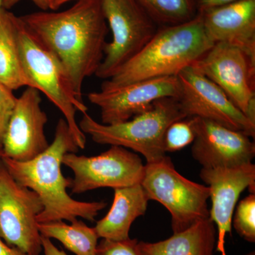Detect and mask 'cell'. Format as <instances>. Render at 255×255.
Segmentation results:
<instances>
[{
    "instance_id": "1",
    "label": "cell",
    "mask_w": 255,
    "mask_h": 255,
    "mask_svg": "<svg viewBox=\"0 0 255 255\" xmlns=\"http://www.w3.org/2000/svg\"><path fill=\"white\" fill-rule=\"evenodd\" d=\"M20 18L61 62L75 95L83 101V82L95 75L107 44L109 27L102 1L78 0L65 11H37Z\"/></svg>"
},
{
    "instance_id": "2",
    "label": "cell",
    "mask_w": 255,
    "mask_h": 255,
    "mask_svg": "<svg viewBox=\"0 0 255 255\" xmlns=\"http://www.w3.org/2000/svg\"><path fill=\"white\" fill-rule=\"evenodd\" d=\"M78 149L68 124L60 119L53 142L40 155L25 162L1 158L14 180L39 197L43 209L37 217L38 223L58 221L70 223L79 218L94 222L99 213L107 207L105 201L75 200L67 191L71 179L62 173L63 157L69 152H78Z\"/></svg>"
},
{
    "instance_id": "3",
    "label": "cell",
    "mask_w": 255,
    "mask_h": 255,
    "mask_svg": "<svg viewBox=\"0 0 255 255\" xmlns=\"http://www.w3.org/2000/svg\"><path fill=\"white\" fill-rule=\"evenodd\" d=\"M214 45L206 36L199 12L187 22L162 26L136 55L102 83L101 90L142 80L177 77Z\"/></svg>"
},
{
    "instance_id": "4",
    "label": "cell",
    "mask_w": 255,
    "mask_h": 255,
    "mask_svg": "<svg viewBox=\"0 0 255 255\" xmlns=\"http://www.w3.org/2000/svg\"><path fill=\"white\" fill-rule=\"evenodd\" d=\"M15 26L20 60L29 87L46 95L60 111L77 145L85 149L86 135L79 127L76 114L87 113L88 108L75 95L61 62L28 29L20 16H16Z\"/></svg>"
},
{
    "instance_id": "5",
    "label": "cell",
    "mask_w": 255,
    "mask_h": 255,
    "mask_svg": "<svg viewBox=\"0 0 255 255\" xmlns=\"http://www.w3.org/2000/svg\"><path fill=\"white\" fill-rule=\"evenodd\" d=\"M186 118L177 99L164 98L156 101L150 110L122 123H99L85 113L78 125L94 142L131 149L151 162L166 155L164 137L167 128Z\"/></svg>"
},
{
    "instance_id": "6",
    "label": "cell",
    "mask_w": 255,
    "mask_h": 255,
    "mask_svg": "<svg viewBox=\"0 0 255 255\" xmlns=\"http://www.w3.org/2000/svg\"><path fill=\"white\" fill-rule=\"evenodd\" d=\"M140 184L149 200L157 201L168 210L174 233L209 219V187L179 174L168 156L147 162Z\"/></svg>"
},
{
    "instance_id": "7",
    "label": "cell",
    "mask_w": 255,
    "mask_h": 255,
    "mask_svg": "<svg viewBox=\"0 0 255 255\" xmlns=\"http://www.w3.org/2000/svg\"><path fill=\"white\" fill-rule=\"evenodd\" d=\"M112 33L95 75L108 80L145 46L157 31V23L137 0H101Z\"/></svg>"
},
{
    "instance_id": "8",
    "label": "cell",
    "mask_w": 255,
    "mask_h": 255,
    "mask_svg": "<svg viewBox=\"0 0 255 255\" xmlns=\"http://www.w3.org/2000/svg\"><path fill=\"white\" fill-rule=\"evenodd\" d=\"M43 206L34 191L20 185L0 160V238L27 255H41L37 217Z\"/></svg>"
},
{
    "instance_id": "9",
    "label": "cell",
    "mask_w": 255,
    "mask_h": 255,
    "mask_svg": "<svg viewBox=\"0 0 255 255\" xmlns=\"http://www.w3.org/2000/svg\"><path fill=\"white\" fill-rule=\"evenodd\" d=\"M191 67L218 85L255 124V60L244 50L215 43Z\"/></svg>"
},
{
    "instance_id": "10",
    "label": "cell",
    "mask_w": 255,
    "mask_h": 255,
    "mask_svg": "<svg viewBox=\"0 0 255 255\" xmlns=\"http://www.w3.org/2000/svg\"><path fill=\"white\" fill-rule=\"evenodd\" d=\"M63 164L73 171L70 188L76 194L100 188L114 189L140 184L145 169L136 153L117 145H111L109 150L93 157L69 152L64 156Z\"/></svg>"
},
{
    "instance_id": "11",
    "label": "cell",
    "mask_w": 255,
    "mask_h": 255,
    "mask_svg": "<svg viewBox=\"0 0 255 255\" xmlns=\"http://www.w3.org/2000/svg\"><path fill=\"white\" fill-rule=\"evenodd\" d=\"M177 77L180 89L176 99L187 118L206 119L255 137V124L214 82L191 66L184 69Z\"/></svg>"
},
{
    "instance_id": "12",
    "label": "cell",
    "mask_w": 255,
    "mask_h": 255,
    "mask_svg": "<svg viewBox=\"0 0 255 255\" xmlns=\"http://www.w3.org/2000/svg\"><path fill=\"white\" fill-rule=\"evenodd\" d=\"M179 89L177 77H165L91 92L88 100L100 109L102 124L111 125L127 122L143 113L150 110L156 101L177 98Z\"/></svg>"
},
{
    "instance_id": "13",
    "label": "cell",
    "mask_w": 255,
    "mask_h": 255,
    "mask_svg": "<svg viewBox=\"0 0 255 255\" xmlns=\"http://www.w3.org/2000/svg\"><path fill=\"white\" fill-rule=\"evenodd\" d=\"M40 93L26 87L17 98L1 141L2 158L31 160L49 146L45 134L48 116L42 110Z\"/></svg>"
},
{
    "instance_id": "14",
    "label": "cell",
    "mask_w": 255,
    "mask_h": 255,
    "mask_svg": "<svg viewBox=\"0 0 255 255\" xmlns=\"http://www.w3.org/2000/svg\"><path fill=\"white\" fill-rule=\"evenodd\" d=\"M189 118L195 134L191 154L202 168L235 167L252 162L255 144L247 134L206 119Z\"/></svg>"
},
{
    "instance_id": "15",
    "label": "cell",
    "mask_w": 255,
    "mask_h": 255,
    "mask_svg": "<svg viewBox=\"0 0 255 255\" xmlns=\"http://www.w3.org/2000/svg\"><path fill=\"white\" fill-rule=\"evenodd\" d=\"M200 177L210 189L209 218L218 229L216 251L226 255V238L228 233L231 234L238 199L247 188L251 194L255 193V165L251 162L235 167L202 168Z\"/></svg>"
},
{
    "instance_id": "16",
    "label": "cell",
    "mask_w": 255,
    "mask_h": 255,
    "mask_svg": "<svg viewBox=\"0 0 255 255\" xmlns=\"http://www.w3.org/2000/svg\"><path fill=\"white\" fill-rule=\"evenodd\" d=\"M206 36L238 47L255 60V0H238L199 11Z\"/></svg>"
},
{
    "instance_id": "17",
    "label": "cell",
    "mask_w": 255,
    "mask_h": 255,
    "mask_svg": "<svg viewBox=\"0 0 255 255\" xmlns=\"http://www.w3.org/2000/svg\"><path fill=\"white\" fill-rule=\"evenodd\" d=\"M112 207L95 229L99 238L111 241L128 239L132 223L147 211L148 197L141 184L114 189Z\"/></svg>"
},
{
    "instance_id": "18",
    "label": "cell",
    "mask_w": 255,
    "mask_h": 255,
    "mask_svg": "<svg viewBox=\"0 0 255 255\" xmlns=\"http://www.w3.org/2000/svg\"><path fill=\"white\" fill-rule=\"evenodd\" d=\"M216 230L210 218L157 243L138 242L142 255H214Z\"/></svg>"
},
{
    "instance_id": "19",
    "label": "cell",
    "mask_w": 255,
    "mask_h": 255,
    "mask_svg": "<svg viewBox=\"0 0 255 255\" xmlns=\"http://www.w3.org/2000/svg\"><path fill=\"white\" fill-rule=\"evenodd\" d=\"M16 16L2 9L0 15V82L12 91L29 87L18 53L15 20Z\"/></svg>"
},
{
    "instance_id": "20",
    "label": "cell",
    "mask_w": 255,
    "mask_h": 255,
    "mask_svg": "<svg viewBox=\"0 0 255 255\" xmlns=\"http://www.w3.org/2000/svg\"><path fill=\"white\" fill-rule=\"evenodd\" d=\"M41 236L59 241L75 255H96L99 243L95 227H89L81 220L68 224L64 221L38 223Z\"/></svg>"
},
{
    "instance_id": "21",
    "label": "cell",
    "mask_w": 255,
    "mask_h": 255,
    "mask_svg": "<svg viewBox=\"0 0 255 255\" xmlns=\"http://www.w3.org/2000/svg\"><path fill=\"white\" fill-rule=\"evenodd\" d=\"M157 24L172 26L195 17L194 0H137Z\"/></svg>"
},
{
    "instance_id": "22",
    "label": "cell",
    "mask_w": 255,
    "mask_h": 255,
    "mask_svg": "<svg viewBox=\"0 0 255 255\" xmlns=\"http://www.w3.org/2000/svg\"><path fill=\"white\" fill-rule=\"evenodd\" d=\"M238 235L250 243L255 242V194H251L238 204L233 220Z\"/></svg>"
},
{
    "instance_id": "23",
    "label": "cell",
    "mask_w": 255,
    "mask_h": 255,
    "mask_svg": "<svg viewBox=\"0 0 255 255\" xmlns=\"http://www.w3.org/2000/svg\"><path fill=\"white\" fill-rule=\"evenodd\" d=\"M195 134L190 119L174 122L167 128L164 134V151L172 152L182 150L192 143Z\"/></svg>"
},
{
    "instance_id": "24",
    "label": "cell",
    "mask_w": 255,
    "mask_h": 255,
    "mask_svg": "<svg viewBox=\"0 0 255 255\" xmlns=\"http://www.w3.org/2000/svg\"><path fill=\"white\" fill-rule=\"evenodd\" d=\"M137 239L111 241L102 239L97 246L96 255H142Z\"/></svg>"
},
{
    "instance_id": "25",
    "label": "cell",
    "mask_w": 255,
    "mask_h": 255,
    "mask_svg": "<svg viewBox=\"0 0 255 255\" xmlns=\"http://www.w3.org/2000/svg\"><path fill=\"white\" fill-rule=\"evenodd\" d=\"M13 92L0 82V145L17 100Z\"/></svg>"
},
{
    "instance_id": "26",
    "label": "cell",
    "mask_w": 255,
    "mask_h": 255,
    "mask_svg": "<svg viewBox=\"0 0 255 255\" xmlns=\"http://www.w3.org/2000/svg\"><path fill=\"white\" fill-rule=\"evenodd\" d=\"M21 1L23 0H3L2 8L6 10H9ZM28 1H31L42 11L51 10L52 0H28Z\"/></svg>"
},
{
    "instance_id": "27",
    "label": "cell",
    "mask_w": 255,
    "mask_h": 255,
    "mask_svg": "<svg viewBox=\"0 0 255 255\" xmlns=\"http://www.w3.org/2000/svg\"><path fill=\"white\" fill-rule=\"evenodd\" d=\"M237 1L238 0H194L196 6L199 8V11L231 4Z\"/></svg>"
},
{
    "instance_id": "28",
    "label": "cell",
    "mask_w": 255,
    "mask_h": 255,
    "mask_svg": "<svg viewBox=\"0 0 255 255\" xmlns=\"http://www.w3.org/2000/svg\"><path fill=\"white\" fill-rule=\"evenodd\" d=\"M42 250L43 255H68L65 252L58 249L53 244L51 239L41 236Z\"/></svg>"
},
{
    "instance_id": "29",
    "label": "cell",
    "mask_w": 255,
    "mask_h": 255,
    "mask_svg": "<svg viewBox=\"0 0 255 255\" xmlns=\"http://www.w3.org/2000/svg\"><path fill=\"white\" fill-rule=\"evenodd\" d=\"M0 255H27L16 248L10 247L0 238Z\"/></svg>"
},
{
    "instance_id": "30",
    "label": "cell",
    "mask_w": 255,
    "mask_h": 255,
    "mask_svg": "<svg viewBox=\"0 0 255 255\" xmlns=\"http://www.w3.org/2000/svg\"><path fill=\"white\" fill-rule=\"evenodd\" d=\"M70 1H73V0H52L51 10L55 11V10L59 9L60 6H63L64 4Z\"/></svg>"
},
{
    "instance_id": "31",
    "label": "cell",
    "mask_w": 255,
    "mask_h": 255,
    "mask_svg": "<svg viewBox=\"0 0 255 255\" xmlns=\"http://www.w3.org/2000/svg\"><path fill=\"white\" fill-rule=\"evenodd\" d=\"M2 1L3 0H0V15H1V10H2Z\"/></svg>"
},
{
    "instance_id": "32",
    "label": "cell",
    "mask_w": 255,
    "mask_h": 255,
    "mask_svg": "<svg viewBox=\"0 0 255 255\" xmlns=\"http://www.w3.org/2000/svg\"><path fill=\"white\" fill-rule=\"evenodd\" d=\"M2 158V148H1V145H0V160Z\"/></svg>"
},
{
    "instance_id": "33",
    "label": "cell",
    "mask_w": 255,
    "mask_h": 255,
    "mask_svg": "<svg viewBox=\"0 0 255 255\" xmlns=\"http://www.w3.org/2000/svg\"><path fill=\"white\" fill-rule=\"evenodd\" d=\"M246 255H255V251L251 252V253H248V254H247Z\"/></svg>"
}]
</instances>
